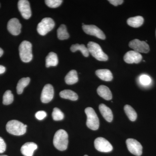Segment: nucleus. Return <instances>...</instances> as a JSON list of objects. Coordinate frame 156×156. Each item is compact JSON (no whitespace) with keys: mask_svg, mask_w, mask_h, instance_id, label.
<instances>
[{"mask_svg":"<svg viewBox=\"0 0 156 156\" xmlns=\"http://www.w3.org/2000/svg\"><path fill=\"white\" fill-rule=\"evenodd\" d=\"M68 143V135L66 131L62 129L56 131L53 138V143L57 149L65 151L67 149Z\"/></svg>","mask_w":156,"mask_h":156,"instance_id":"f257e3e1","label":"nucleus"},{"mask_svg":"<svg viewBox=\"0 0 156 156\" xmlns=\"http://www.w3.org/2000/svg\"><path fill=\"white\" fill-rule=\"evenodd\" d=\"M27 126L16 120L9 121L6 125V130L9 133L16 136L25 134Z\"/></svg>","mask_w":156,"mask_h":156,"instance_id":"f03ea898","label":"nucleus"},{"mask_svg":"<svg viewBox=\"0 0 156 156\" xmlns=\"http://www.w3.org/2000/svg\"><path fill=\"white\" fill-rule=\"evenodd\" d=\"M89 53L98 61H106L108 56L103 52L99 44L94 42L90 41L87 45Z\"/></svg>","mask_w":156,"mask_h":156,"instance_id":"7ed1b4c3","label":"nucleus"},{"mask_svg":"<svg viewBox=\"0 0 156 156\" xmlns=\"http://www.w3.org/2000/svg\"><path fill=\"white\" fill-rule=\"evenodd\" d=\"M19 54L21 60L24 62H28L33 58L32 44L28 41H24L20 45Z\"/></svg>","mask_w":156,"mask_h":156,"instance_id":"20e7f679","label":"nucleus"},{"mask_svg":"<svg viewBox=\"0 0 156 156\" xmlns=\"http://www.w3.org/2000/svg\"><path fill=\"white\" fill-rule=\"evenodd\" d=\"M87 116V126L92 130H97L99 127V120L92 108L88 107L85 110Z\"/></svg>","mask_w":156,"mask_h":156,"instance_id":"39448f33","label":"nucleus"},{"mask_svg":"<svg viewBox=\"0 0 156 156\" xmlns=\"http://www.w3.org/2000/svg\"><path fill=\"white\" fill-rule=\"evenodd\" d=\"M55 26V22L52 18L46 17L39 23L37 27V31L40 35L45 36L52 30Z\"/></svg>","mask_w":156,"mask_h":156,"instance_id":"423d86ee","label":"nucleus"},{"mask_svg":"<svg viewBox=\"0 0 156 156\" xmlns=\"http://www.w3.org/2000/svg\"><path fill=\"white\" fill-rule=\"evenodd\" d=\"M94 145L97 151L101 152H109L113 150L112 146L110 143L102 137H98L95 140Z\"/></svg>","mask_w":156,"mask_h":156,"instance_id":"0eeeda50","label":"nucleus"},{"mask_svg":"<svg viewBox=\"0 0 156 156\" xmlns=\"http://www.w3.org/2000/svg\"><path fill=\"white\" fill-rule=\"evenodd\" d=\"M128 151L134 155L140 156L142 154L143 147L140 143L136 140L128 138L126 141Z\"/></svg>","mask_w":156,"mask_h":156,"instance_id":"6e6552de","label":"nucleus"},{"mask_svg":"<svg viewBox=\"0 0 156 156\" xmlns=\"http://www.w3.org/2000/svg\"><path fill=\"white\" fill-rule=\"evenodd\" d=\"M129 46L134 51L138 53H147L149 52L148 44L145 41H140L138 39H134L130 42Z\"/></svg>","mask_w":156,"mask_h":156,"instance_id":"1a4fd4ad","label":"nucleus"},{"mask_svg":"<svg viewBox=\"0 0 156 156\" xmlns=\"http://www.w3.org/2000/svg\"><path fill=\"white\" fill-rule=\"evenodd\" d=\"M83 29L87 34L94 36L101 40H105V35L101 30L94 25H84Z\"/></svg>","mask_w":156,"mask_h":156,"instance_id":"9d476101","label":"nucleus"},{"mask_svg":"<svg viewBox=\"0 0 156 156\" xmlns=\"http://www.w3.org/2000/svg\"><path fill=\"white\" fill-rule=\"evenodd\" d=\"M18 8L22 17L29 19L31 16V11L29 2L27 0H20L18 2Z\"/></svg>","mask_w":156,"mask_h":156,"instance_id":"9b49d317","label":"nucleus"},{"mask_svg":"<svg viewBox=\"0 0 156 156\" xmlns=\"http://www.w3.org/2000/svg\"><path fill=\"white\" fill-rule=\"evenodd\" d=\"M54 89L50 84H47L43 88L41 95V101L43 103H48L53 99Z\"/></svg>","mask_w":156,"mask_h":156,"instance_id":"f8f14e48","label":"nucleus"},{"mask_svg":"<svg viewBox=\"0 0 156 156\" xmlns=\"http://www.w3.org/2000/svg\"><path fill=\"white\" fill-rule=\"evenodd\" d=\"M142 59V56L140 53L135 51H129L125 54L124 60L128 64L139 63Z\"/></svg>","mask_w":156,"mask_h":156,"instance_id":"ddd939ff","label":"nucleus"},{"mask_svg":"<svg viewBox=\"0 0 156 156\" xmlns=\"http://www.w3.org/2000/svg\"><path fill=\"white\" fill-rule=\"evenodd\" d=\"M7 28L11 34L17 36L21 32V25L17 18H12L8 22Z\"/></svg>","mask_w":156,"mask_h":156,"instance_id":"4468645a","label":"nucleus"},{"mask_svg":"<svg viewBox=\"0 0 156 156\" xmlns=\"http://www.w3.org/2000/svg\"><path fill=\"white\" fill-rule=\"evenodd\" d=\"M37 148V145L34 142H27L21 148V152L24 156H33L34 151Z\"/></svg>","mask_w":156,"mask_h":156,"instance_id":"2eb2a0df","label":"nucleus"},{"mask_svg":"<svg viewBox=\"0 0 156 156\" xmlns=\"http://www.w3.org/2000/svg\"><path fill=\"white\" fill-rule=\"evenodd\" d=\"M99 109L103 118L109 122H111L113 119L112 112L111 109L103 104L99 105Z\"/></svg>","mask_w":156,"mask_h":156,"instance_id":"dca6fc26","label":"nucleus"},{"mask_svg":"<svg viewBox=\"0 0 156 156\" xmlns=\"http://www.w3.org/2000/svg\"><path fill=\"white\" fill-rule=\"evenodd\" d=\"M97 92L98 95L105 100H110L112 99V95L111 91L106 86L101 85L98 88Z\"/></svg>","mask_w":156,"mask_h":156,"instance_id":"f3484780","label":"nucleus"},{"mask_svg":"<svg viewBox=\"0 0 156 156\" xmlns=\"http://www.w3.org/2000/svg\"><path fill=\"white\" fill-rule=\"evenodd\" d=\"M95 74L101 80L107 82L111 81L113 78L111 72L107 69L97 70L95 72Z\"/></svg>","mask_w":156,"mask_h":156,"instance_id":"a211bd4d","label":"nucleus"},{"mask_svg":"<svg viewBox=\"0 0 156 156\" xmlns=\"http://www.w3.org/2000/svg\"><path fill=\"white\" fill-rule=\"evenodd\" d=\"M144 22V19L143 17L140 16L136 17H130L127 20V23L128 25L131 27L137 28L141 26Z\"/></svg>","mask_w":156,"mask_h":156,"instance_id":"6ab92c4d","label":"nucleus"},{"mask_svg":"<svg viewBox=\"0 0 156 156\" xmlns=\"http://www.w3.org/2000/svg\"><path fill=\"white\" fill-rule=\"evenodd\" d=\"M58 61L57 55L53 52H50L46 58V66H55L58 64Z\"/></svg>","mask_w":156,"mask_h":156,"instance_id":"aec40b11","label":"nucleus"},{"mask_svg":"<svg viewBox=\"0 0 156 156\" xmlns=\"http://www.w3.org/2000/svg\"><path fill=\"white\" fill-rule=\"evenodd\" d=\"M65 80L68 85H73L77 83L79 79L76 71L72 70L69 71L66 76Z\"/></svg>","mask_w":156,"mask_h":156,"instance_id":"412c9836","label":"nucleus"},{"mask_svg":"<svg viewBox=\"0 0 156 156\" xmlns=\"http://www.w3.org/2000/svg\"><path fill=\"white\" fill-rule=\"evenodd\" d=\"M59 95L62 98L72 101H76L78 99L77 94L73 91L68 89L61 91L59 93Z\"/></svg>","mask_w":156,"mask_h":156,"instance_id":"4be33fe9","label":"nucleus"},{"mask_svg":"<svg viewBox=\"0 0 156 156\" xmlns=\"http://www.w3.org/2000/svg\"><path fill=\"white\" fill-rule=\"evenodd\" d=\"M70 50L72 52H75L78 50L80 51L85 57H87L89 56V53L88 48L84 44H76L72 45L70 48Z\"/></svg>","mask_w":156,"mask_h":156,"instance_id":"5701e85b","label":"nucleus"},{"mask_svg":"<svg viewBox=\"0 0 156 156\" xmlns=\"http://www.w3.org/2000/svg\"><path fill=\"white\" fill-rule=\"evenodd\" d=\"M30 79L29 77L23 78L18 82L17 86V91L18 94H22L23 89L28 86L30 82Z\"/></svg>","mask_w":156,"mask_h":156,"instance_id":"b1692460","label":"nucleus"},{"mask_svg":"<svg viewBox=\"0 0 156 156\" xmlns=\"http://www.w3.org/2000/svg\"><path fill=\"white\" fill-rule=\"evenodd\" d=\"M57 37L60 40H66L69 38L67 28L64 24H61L57 30Z\"/></svg>","mask_w":156,"mask_h":156,"instance_id":"393cba45","label":"nucleus"},{"mask_svg":"<svg viewBox=\"0 0 156 156\" xmlns=\"http://www.w3.org/2000/svg\"><path fill=\"white\" fill-rule=\"evenodd\" d=\"M124 110L128 119L132 122H134L137 118V114L134 109L130 105H125L124 107Z\"/></svg>","mask_w":156,"mask_h":156,"instance_id":"a878e982","label":"nucleus"},{"mask_svg":"<svg viewBox=\"0 0 156 156\" xmlns=\"http://www.w3.org/2000/svg\"><path fill=\"white\" fill-rule=\"evenodd\" d=\"M14 101V95L12 94L11 91L7 90L5 92L3 95V103L5 105H9L11 104Z\"/></svg>","mask_w":156,"mask_h":156,"instance_id":"bb28decb","label":"nucleus"},{"mask_svg":"<svg viewBox=\"0 0 156 156\" xmlns=\"http://www.w3.org/2000/svg\"><path fill=\"white\" fill-rule=\"evenodd\" d=\"M52 115L54 121H61L64 119V117L63 113L57 108L53 109Z\"/></svg>","mask_w":156,"mask_h":156,"instance_id":"cd10ccee","label":"nucleus"},{"mask_svg":"<svg viewBox=\"0 0 156 156\" xmlns=\"http://www.w3.org/2000/svg\"><path fill=\"white\" fill-rule=\"evenodd\" d=\"M63 1L62 0H46L45 1L47 5L50 8H56L61 5Z\"/></svg>","mask_w":156,"mask_h":156,"instance_id":"c85d7f7f","label":"nucleus"},{"mask_svg":"<svg viewBox=\"0 0 156 156\" xmlns=\"http://www.w3.org/2000/svg\"><path fill=\"white\" fill-rule=\"evenodd\" d=\"M140 81L141 84L144 86H148L151 83V80L148 76L143 75L140 78Z\"/></svg>","mask_w":156,"mask_h":156,"instance_id":"c756f323","label":"nucleus"},{"mask_svg":"<svg viewBox=\"0 0 156 156\" xmlns=\"http://www.w3.org/2000/svg\"><path fill=\"white\" fill-rule=\"evenodd\" d=\"M47 113L44 111H40L37 112L35 114L36 118L39 120H42L47 116Z\"/></svg>","mask_w":156,"mask_h":156,"instance_id":"7c9ffc66","label":"nucleus"},{"mask_svg":"<svg viewBox=\"0 0 156 156\" xmlns=\"http://www.w3.org/2000/svg\"><path fill=\"white\" fill-rule=\"evenodd\" d=\"M6 149V144L4 140L0 136V153H3Z\"/></svg>","mask_w":156,"mask_h":156,"instance_id":"2f4dec72","label":"nucleus"},{"mask_svg":"<svg viewBox=\"0 0 156 156\" xmlns=\"http://www.w3.org/2000/svg\"><path fill=\"white\" fill-rule=\"evenodd\" d=\"M108 1L111 4L115 6L122 5L124 2V1L123 0H109Z\"/></svg>","mask_w":156,"mask_h":156,"instance_id":"473e14b6","label":"nucleus"},{"mask_svg":"<svg viewBox=\"0 0 156 156\" xmlns=\"http://www.w3.org/2000/svg\"><path fill=\"white\" fill-rule=\"evenodd\" d=\"M6 69L5 66L0 65V74L4 73L5 72Z\"/></svg>","mask_w":156,"mask_h":156,"instance_id":"72a5a7b5","label":"nucleus"},{"mask_svg":"<svg viewBox=\"0 0 156 156\" xmlns=\"http://www.w3.org/2000/svg\"><path fill=\"white\" fill-rule=\"evenodd\" d=\"M3 53H4V51H3V50L2 49V48H0V57L2 56Z\"/></svg>","mask_w":156,"mask_h":156,"instance_id":"f704fd0d","label":"nucleus"},{"mask_svg":"<svg viewBox=\"0 0 156 156\" xmlns=\"http://www.w3.org/2000/svg\"><path fill=\"white\" fill-rule=\"evenodd\" d=\"M0 156H8L5 155H0Z\"/></svg>","mask_w":156,"mask_h":156,"instance_id":"c9c22d12","label":"nucleus"},{"mask_svg":"<svg viewBox=\"0 0 156 156\" xmlns=\"http://www.w3.org/2000/svg\"><path fill=\"white\" fill-rule=\"evenodd\" d=\"M84 156H88L87 155H84Z\"/></svg>","mask_w":156,"mask_h":156,"instance_id":"e433bc0d","label":"nucleus"},{"mask_svg":"<svg viewBox=\"0 0 156 156\" xmlns=\"http://www.w3.org/2000/svg\"></svg>","mask_w":156,"mask_h":156,"instance_id":"4c0bfd02","label":"nucleus"}]
</instances>
